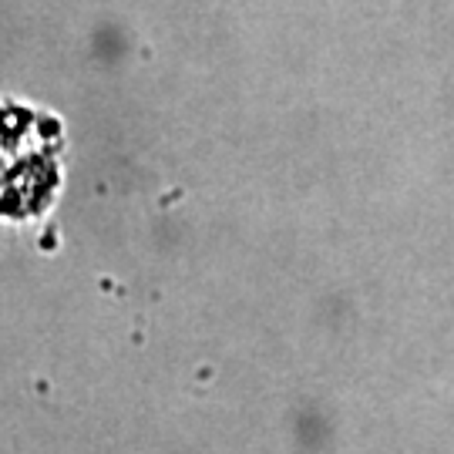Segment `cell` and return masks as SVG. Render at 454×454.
<instances>
[{"label": "cell", "mask_w": 454, "mask_h": 454, "mask_svg": "<svg viewBox=\"0 0 454 454\" xmlns=\"http://www.w3.org/2000/svg\"><path fill=\"white\" fill-rule=\"evenodd\" d=\"M61 125L24 105H0V215L27 219L54 202L61 182Z\"/></svg>", "instance_id": "obj_1"}]
</instances>
